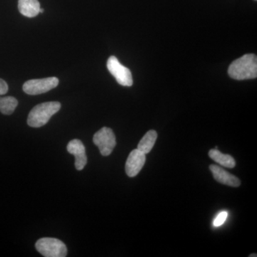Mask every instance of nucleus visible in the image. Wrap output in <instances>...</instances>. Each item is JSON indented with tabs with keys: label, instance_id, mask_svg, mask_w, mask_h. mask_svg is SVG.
Segmentation results:
<instances>
[{
	"label": "nucleus",
	"instance_id": "1",
	"mask_svg": "<svg viewBox=\"0 0 257 257\" xmlns=\"http://www.w3.org/2000/svg\"><path fill=\"white\" fill-rule=\"evenodd\" d=\"M228 74L236 80L255 79L257 77V58L253 54H246L230 64Z\"/></svg>",
	"mask_w": 257,
	"mask_h": 257
},
{
	"label": "nucleus",
	"instance_id": "2",
	"mask_svg": "<svg viewBox=\"0 0 257 257\" xmlns=\"http://www.w3.org/2000/svg\"><path fill=\"white\" fill-rule=\"evenodd\" d=\"M60 109L61 104L58 101H48L37 104L29 114L28 124L31 127H42Z\"/></svg>",
	"mask_w": 257,
	"mask_h": 257
},
{
	"label": "nucleus",
	"instance_id": "3",
	"mask_svg": "<svg viewBox=\"0 0 257 257\" xmlns=\"http://www.w3.org/2000/svg\"><path fill=\"white\" fill-rule=\"evenodd\" d=\"M37 251L45 257H65L67 248L63 241L55 238L45 237L35 243Z\"/></svg>",
	"mask_w": 257,
	"mask_h": 257
},
{
	"label": "nucleus",
	"instance_id": "4",
	"mask_svg": "<svg viewBox=\"0 0 257 257\" xmlns=\"http://www.w3.org/2000/svg\"><path fill=\"white\" fill-rule=\"evenodd\" d=\"M93 142L104 157L110 155L116 145L114 134L111 128L108 127L101 128L96 133Z\"/></svg>",
	"mask_w": 257,
	"mask_h": 257
},
{
	"label": "nucleus",
	"instance_id": "5",
	"mask_svg": "<svg viewBox=\"0 0 257 257\" xmlns=\"http://www.w3.org/2000/svg\"><path fill=\"white\" fill-rule=\"evenodd\" d=\"M106 67L119 84L124 87H131L133 85V79L131 71L120 63L116 57L111 56L108 59Z\"/></svg>",
	"mask_w": 257,
	"mask_h": 257
},
{
	"label": "nucleus",
	"instance_id": "6",
	"mask_svg": "<svg viewBox=\"0 0 257 257\" xmlns=\"http://www.w3.org/2000/svg\"><path fill=\"white\" fill-rule=\"evenodd\" d=\"M59 84L57 77L31 79L23 84V91L30 95L44 94L55 89Z\"/></svg>",
	"mask_w": 257,
	"mask_h": 257
},
{
	"label": "nucleus",
	"instance_id": "7",
	"mask_svg": "<svg viewBox=\"0 0 257 257\" xmlns=\"http://www.w3.org/2000/svg\"><path fill=\"white\" fill-rule=\"evenodd\" d=\"M145 162L146 155L140 151L138 149L130 152L125 165V171L128 177H136L143 168Z\"/></svg>",
	"mask_w": 257,
	"mask_h": 257
},
{
	"label": "nucleus",
	"instance_id": "8",
	"mask_svg": "<svg viewBox=\"0 0 257 257\" xmlns=\"http://www.w3.org/2000/svg\"><path fill=\"white\" fill-rule=\"evenodd\" d=\"M67 152L75 157V167L77 170H82L87 163L85 147L80 140H73L69 142L67 147Z\"/></svg>",
	"mask_w": 257,
	"mask_h": 257
},
{
	"label": "nucleus",
	"instance_id": "9",
	"mask_svg": "<svg viewBox=\"0 0 257 257\" xmlns=\"http://www.w3.org/2000/svg\"><path fill=\"white\" fill-rule=\"evenodd\" d=\"M209 169H210L214 179L219 183L232 187H239L241 184V182L237 177L231 175L219 166L211 165L209 166Z\"/></svg>",
	"mask_w": 257,
	"mask_h": 257
},
{
	"label": "nucleus",
	"instance_id": "10",
	"mask_svg": "<svg viewBox=\"0 0 257 257\" xmlns=\"http://www.w3.org/2000/svg\"><path fill=\"white\" fill-rule=\"evenodd\" d=\"M40 4L38 0H19L18 10L27 18H35L40 13Z\"/></svg>",
	"mask_w": 257,
	"mask_h": 257
},
{
	"label": "nucleus",
	"instance_id": "11",
	"mask_svg": "<svg viewBox=\"0 0 257 257\" xmlns=\"http://www.w3.org/2000/svg\"><path fill=\"white\" fill-rule=\"evenodd\" d=\"M209 156L211 160H214L216 163L223 166V167H227V168H234L236 165V162L232 157L229 155H224L221 153L216 149H213L209 152Z\"/></svg>",
	"mask_w": 257,
	"mask_h": 257
},
{
	"label": "nucleus",
	"instance_id": "12",
	"mask_svg": "<svg viewBox=\"0 0 257 257\" xmlns=\"http://www.w3.org/2000/svg\"><path fill=\"white\" fill-rule=\"evenodd\" d=\"M157 139V133L155 130H150L145 134V136L138 144V149L140 151L147 155L151 152L155 146Z\"/></svg>",
	"mask_w": 257,
	"mask_h": 257
},
{
	"label": "nucleus",
	"instance_id": "13",
	"mask_svg": "<svg viewBox=\"0 0 257 257\" xmlns=\"http://www.w3.org/2000/svg\"><path fill=\"white\" fill-rule=\"evenodd\" d=\"M18 105V101L13 96H0V111L5 115H10L14 112Z\"/></svg>",
	"mask_w": 257,
	"mask_h": 257
},
{
	"label": "nucleus",
	"instance_id": "14",
	"mask_svg": "<svg viewBox=\"0 0 257 257\" xmlns=\"http://www.w3.org/2000/svg\"><path fill=\"white\" fill-rule=\"evenodd\" d=\"M227 211H221V212L218 214V216H216L215 219H214L213 224H214V226H221V225L224 224L225 221H226V218H227Z\"/></svg>",
	"mask_w": 257,
	"mask_h": 257
},
{
	"label": "nucleus",
	"instance_id": "15",
	"mask_svg": "<svg viewBox=\"0 0 257 257\" xmlns=\"http://www.w3.org/2000/svg\"><path fill=\"white\" fill-rule=\"evenodd\" d=\"M8 89L9 88L7 82L3 79H0V96L6 94L8 92Z\"/></svg>",
	"mask_w": 257,
	"mask_h": 257
},
{
	"label": "nucleus",
	"instance_id": "16",
	"mask_svg": "<svg viewBox=\"0 0 257 257\" xmlns=\"http://www.w3.org/2000/svg\"><path fill=\"white\" fill-rule=\"evenodd\" d=\"M44 13V10L42 9V8H40V13Z\"/></svg>",
	"mask_w": 257,
	"mask_h": 257
},
{
	"label": "nucleus",
	"instance_id": "17",
	"mask_svg": "<svg viewBox=\"0 0 257 257\" xmlns=\"http://www.w3.org/2000/svg\"><path fill=\"white\" fill-rule=\"evenodd\" d=\"M250 257H251V256H255L256 257V254H253V255H250L249 256Z\"/></svg>",
	"mask_w": 257,
	"mask_h": 257
},
{
	"label": "nucleus",
	"instance_id": "18",
	"mask_svg": "<svg viewBox=\"0 0 257 257\" xmlns=\"http://www.w3.org/2000/svg\"><path fill=\"white\" fill-rule=\"evenodd\" d=\"M255 1H256V0H255Z\"/></svg>",
	"mask_w": 257,
	"mask_h": 257
}]
</instances>
